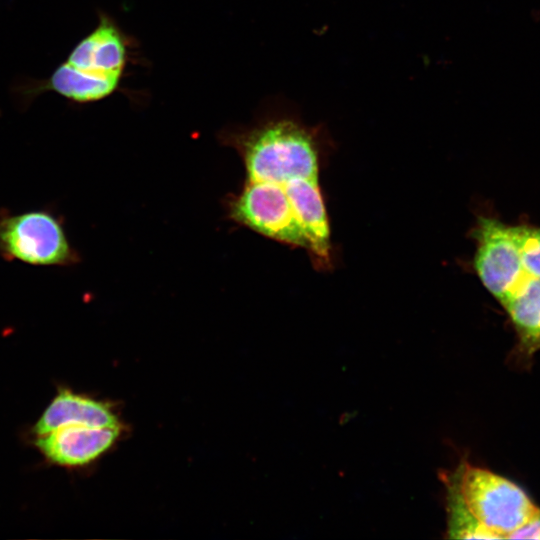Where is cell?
I'll return each instance as SVG.
<instances>
[{
	"instance_id": "obj_1",
	"label": "cell",
	"mask_w": 540,
	"mask_h": 540,
	"mask_svg": "<svg viewBox=\"0 0 540 540\" xmlns=\"http://www.w3.org/2000/svg\"><path fill=\"white\" fill-rule=\"evenodd\" d=\"M229 141L239 151L246 175L229 205L232 219L327 262L330 228L311 135L283 118L233 134Z\"/></svg>"
},
{
	"instance_id": "obj_2",
	"label": "cell",
	"mask_w": 540,
	"mask_h": 540,
	"mask_svg": "<svg viewBox=\"0 0 540 540\" xmlns=\"http://www.w3.org/2000/svg\"><path fill=\"white\" fill-rule=\"evenodd\" d=\"M128 35L106 12L48 78L23 79L14 86L22 106L44 92H55L75 104L104 100L121 84L131 54Z\"/></svg>"
},
{
	"instance_id": "obj_3",
	"label": "cell",
	"mask_w": 540,
	"mask_h": 540,
	"mask_svg": "<svg viewBox=\"0 0 540 540\" xmlns=\"http://www.w3.org/2000/svg\"><path fill=\"white\" fill-rule=\"evenodd\" d=\"M456 489L476 519L499 539L508 538L540 513L519 486L483 468L465 465Z\"/></svg>"
},
{
	"instance_id": "obj_4",
	"label": "cell",
	"mask_w": 540,
	"mask_h": 540,
	"mask_svg": "<svg viewBox=\"0 0 540 540\" xmlns=\"http://www.w3.org/2000/svg\"><path fill=\"white\" fill-rule=\"evenodd\" d=\"M0 256L34 266H71L79 262L63 220L48 209L1 213Z\"/></svg>"
},
{
	"instance_id": "obj_5",
	"label": "cell",
	"mask_w": 540,
	"mask_h": 540,
	"mask_svg": "<svg viewBox=\"0 0 540 540\" xmlns=\"http://www.w3.org/2000/svg\"><path fill=\"white\" fill-rule=\"evenodd\" d=\"M474 236L477 240L475 270L486 289L502 302L525 273L513 226L481 218Z\"/></svg>"
},
{
	"instance_id": "obj_6",
	"label": "cell",
	"mask_w": 540,
	"mask_h": 540,
	"mask_svg": "<svg viewBox=\"0 0 540 540\" xmlns=\"http://www.w3.org/2000/svg\"><path fill=\"white\" fill-rule=\"evenodd\" d=\"M122 429V425H66L30 438L46 462L72 470L84 468L102 457L117 442Z\"/></svg>"
},
{
	"instance_id": "obj_7",
	"label": "cell",
	"mask_w": 540,
	"mask_h": 540,
	"mask_svg": "<svg viewBox=\"0 0 540 540\" xmlns=\"http://www.w3.org/2000/svg\"><path fill=\"white\" fill-rule=\"evenodd\" d=\"M66 425L105 427L122 424L111 403L61 385L29 434L30 437L38 436Z\"/></svg>"
},
{
	"instance_id": "obj_8",
	"label": "cell",
	"mask_w": 540,
	"mask_h": 540,
	"mask_svg": "<svg viewBox=\"0 0 540 540\" xmlns=\"http://www.w3.org/2000/svg\"><path fill=\"white\" fill-rule=\"evenodd\" d=\"M519 334L522 347H540V278L524 273L513 291L501 302Z\"/></svg>"
},
{
	"instance_id": "obj_9",
	"label": "cell",
	"mask_w": 540,
	"mask_h": 540,
	"mask_svg": "<svg viewBox=\"0 0 540 540\" xmlns=\"http://www.w3.org/2000/svg\"><path fill=\"white\" fill-rule=\"evenodd\" d=\"M450 500L452 501L450 505L449 527L451 537L464 539H499L476 519L463 502L457 489Z\"/></svg>"
},
{
	"instance_id": "obj_10",
	"label": "cell",
	"mask_w": 540,
	"mask_h": 540,
	"mask_svg": "<svg viewBox=\"0 0 540 540\" xmlns=\"http://www.w3.org/2000/svg\"><path fill=\"white\" fill-rule=\"evenodd\" d=\"M523 269L533 277L540 278V229L513 226Z\"/></svg>"
},
{
	"instance_id": "obj_11",
	"label": "cell",
	"mask_w": 540,
	"mask_h": 540,
	"mask_svg": "<svg viewBox=\"0 0 540 540\" xmlns=\"http://www.w3.org/2000/svg\"><path fill=\"white\" fill-rule=\"evenodd\" d=\"M508 538L540 540V513L530 522L513 532Z\"/></svg>"
}]
</instances>
